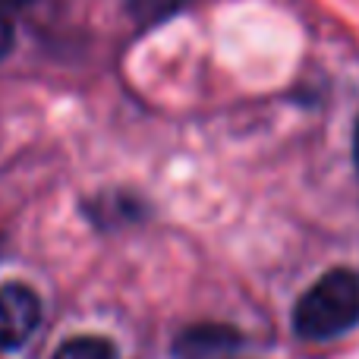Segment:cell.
<instances>
[{"label":"cell","mask_w":359,"mask_h":359,"mask_svg":"<svg viewBox=\"0 0 359 359\" xmlns=\"http://www.w3.org/2000/svg\"><path fill=\"white\" fill-rule=\"evenodd\" d=\"M240 344V334L233 328H221V325H198V328L183 331L177 341V353L183 359H208L217 353H227L230 347Z\"/></svg>","instance_id":"3"},{"label":"cell","mask_w":359,"mask_h":359,"mask_svg":"<svg viewBox=\"0 0 359 359\" xmlns=\"http://www.w3.org/2000/svg\"><path fill=\"white\" fill-rule=\"evenodd\" d=\"M353 158H356V168H359V123H356V136H353Z\"/></svg>","instance_id":"7"},{"label":"cell","mask_w":359,"mask_h":359,"mask_svg":"<svg viewBox=\"0 0 359 359\" xmlns=\"http://www.w3.org/2000/svg\"><path fill=\"white\" fill-rule=\"evenodd\" d=\"M0 4H6V6H29L32 0H0Z\"/></svg>","instance_id":"8"},{"label":"cell","mask_w":359,"mask_h":359,"mask_svg":"<svg viewBox=\"0 0 359 359\" xmlns=\"http://www.w3.org/2000/svg\"><path fill=\"white\" fill-rule=\"evenodd\" d=\"M10 48H13V25L0 16V60L10 54Z\"/></svg>","instance_id":"6"},{"label":"cell","mask_w":359,"mask_h":359,"mask_svg":"<svg viewBox=\"0 0 359 359\" xmlns=\"http://www.w3.org/2000/svg\"><path fill=\"white\" fill-rule=\"evenodd\" d=\"M41 322V299L25 284L0 287V347H22Z\"/></svg>","instance_id":"2"},{"label":"cell","mask_w":359,"mask_h":359,"mask_svg":"<svg viewBox=\"0 0 359 359\" xmlns=\"http://www.w3.org/2000/svg\"><path fill=\"white\" fill-rule=\"evenodd\" d=\"M359 322V278L347 268L322 274L299 297L293 309V331L303 341H331Z\"/></svg>","instance_id":"1"},{"label":"cell","mask_w":359,"mask_h":359,"mask_svg":"<svg viewBox=\"0 0 359 359\" xmlns=\"http://www.w3.org/2000/svg\"><path fill=\"white\" fill-rule=\"evenodd\" d=\"M54 359H114V347L104 337H73L57 350Z\"/></svg>","instance_id":"4"},{"label":"cell","mask_w":359,"mask_h":359,"mask_svg":"<svg viewBox=\"0 0 359 359\" xmlns=\"http://www.w3.org/2000/svg\"><path fill=\"white\" fill-rule=\"evenodd\" d=\"M183 6V0H126V10L139 25H155L161 19L174 16Z\"/></svg>","instance_id":"5"}]
</instances>
